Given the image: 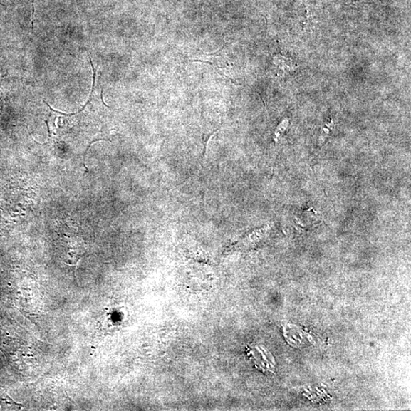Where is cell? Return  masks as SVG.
Segmentation results:
<instances>
[{"label": "cell", "mask_w": 411, "mask_h": 411, "mask_svg": "<svg viewBox=\"0 0 411 411\" xmlns=\"http://www.w3.org/2000/svg\"><path fill=\"white\" fill-rule=\"evenodd\" d=\"M275 63L284 73L293 72L296 68L291 59L280 56V55L275 58Z\"/></svg>", "instance_id": "cell-2"}, {"label": "cell", "mask_w": 411, "mask_h": 411, "mask_svg": "<svg viewBox=\"0 0 411 411\" xmlns=\"http://www.w3.org/2000/svg\"><path fill=\"white\" fill-rule=\"evenodd\" d=\"M334 128V123L331 120L326 124L323 128H322V131L321 136L318 140L319 145L321 146L326 141V140L329 137L331 130Z\"/></svg>", "instance_id": "cell-3"}, {"label": "cell", "mask_w": 411, "mask_h": 411, "mask_svg": "<svg viewBox=\"0 0 411 411\" xmlns=\"http://www.w3.org/2000/svg\"><path fill=\"white\" fill-rule=\"evenodd\" d=\"M322 217H323V215L319 211L308 209L303 211V214L296 218V220L299 226H302L304 228H312L321 223L322 219H323Z\"/></svg>", "instance_id": "cell-1"}, {"label": "cell", "mask_w": 411, "mask_h": 411, "mask_svg": "<svg viewBox=\"0 0 411 411\" xmlns=\"http://www.w3.org/2000/svg\"><path fill=\"white\" fill-rule=\"evenodd\" d=\"M288 124H290V121H288V120L286 118L281 122L280 125L277 127L274 132V137H275L274 140L276 141L279 140L281 138V137L283 135L284 132L288 127Z\"/></svg>", "instance_id": "cell-4"}]
</instances>
